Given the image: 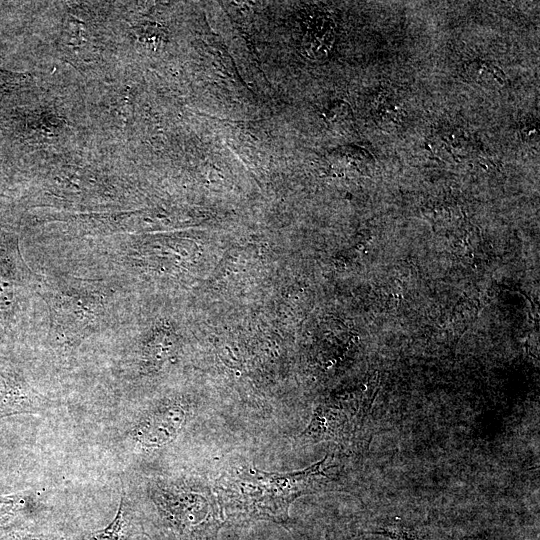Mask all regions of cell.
Segmentation results:
<instances>
[{
  "label": "cell",
  "mask_w": 540,
  "mask_h": 540,
  "mask_svg": "<svg viewBox=\"0 0 540 540\" xmlns=\"http://www.w3.org/2000/svg\"><path fill=\"white\" fill-rule=\"evenodd\" d=\"M327 457L310 467L291 473H267L255 467H238L219 482V492L228 511L235 516L288 520V510L298 497L321 491L327 478Z\"/></svg>",
  "instance_id": "1"
},
{
  "label": "cell",
  "mask_w": 540,
  "mask_h": 540,
  "mask_svg": "<svg viewBox=\"0 0 540 540\" xmlns=\"http://www.w3.org/2000/svg\"><path fill=\"white\" fill-rule=\"evenodd\" d=\"M200 496H178L162 504L163 518L180 540H216L218 519Z\"/></svg>",
  "instance_id": "2"
},
{
  "label": "cell",
  "mask_w": 540,
  "mask_h": 540,
  "mask_svg": "<svg viewBox=\"0 0 540 540\" xmlns=\"http://www.w3.org/2000/svg\"><path fill=\"white\" fill-rule=\"evenodd\" d=\"M297 20V40L301 53L313 60L329 56L335 42V22L328 12L309 7Z\"/></svg>",
  "instance_id": "3"
},
{
  "label": "cell",
  "mask_w": 540,
  "mask_h": 540,
  "mask_svg": "<svg viewBox=\"0 0 540 540\" xmlns=\"http://www.w3.org/2000/svg\"><path fill=\"white\" fill-rule=\"evenodd\" d=\"M39 410L36 396L8 358L0 356V419Z\"/></svg>",
  "instance_id": "4"
},
{
  "label": "cell",
  "mask_w": 540,
  "mask_h": 540,
  "mask_svg": "<svg viewBox=\"0 0 540 540\" xmlns=\"http://www.w3.org/2000/svg\"><path fill=\"white\" fill-rule=\"evenodd\" d=\"M185 416L180 405L172 404L156 409L141 419L134 430V438L142 447L163 446L179 433Z\"/></svg>",
  "instance_id": "5"
},
{
  "label": "cell",
  "mask_w": 540,
  "mask_h": 540,
  "mask_svg": "<svg viewBox=\"0 0 540 540\" xmlns=\"http://www.w3.org/2000/svg\"><path fill=\"white\" fill-rule=\"evenodd\" d=\"M21 273L16 244L0 241V315L5 319L16 306Z\"/></svg>",
  "instance_id": "6"
},
{
  "label": "cell",
  "mask_w": 540,
  "mask_h": 540,
  "mask_svg": "<svg viewBox=\"0 0 540 540\" xmlns=\"http://www.w3.org/2000/svg\"><path fill=\"white\" fill-rule=\"evenodd\" d=\"M32 501L24 493L0 494V537L19 531L31 511Z\"/></svg>",
  "instance_id": "7"
},
{
  "label": "cell",
  "mask_w": 540,
  "mask_h": 540,
  "mask_svg": "<svg viewBox=\"0 0 540 540\" xmlns=\"http://www.w3.org/2000/svg\"><path fill=\"white\" fill-rule=\"evenodd\" d=\"M372 115L376 124L386 131L398 129L405 119V109L400 100L390 93L378 94L372 103Z\"/></svg>",
  "instance_id": "8"
},
{
  "label": "cell",
  "mask_w": 540,
  "mask_h": 540,
  "mask_svg": "<svg viewBox=\"0 0 540 540\" xmlns=\"http://www.w3.org/2000/svg\"><path fill=\"white\" fill-rule=\"evenodd\" d=\"M135 532L132 513L126 504L125 497L122 496L113 521L104 529L92 532L82 540H129Z\"/></svg>",
  "instance_id": "9"
},
{
  "label": "cell",
  "mask_w": 540,
  "mask_h": 540,
  "mask_svg": "<svg viewBox=\"0 0 540 540\" xmlns=\"http://www.w3.org/2000/svg\"><path fill=\"white\" fill-rule=\"evenodd\" d=\"M465 75L470 82L485 89L496 90L506 84L505 74L490 61L474 59L466 64Z\"/></svg>",
  "instance_id": "10"
},
{
  "label": "cell",
  "mask_w": 540,
  "mask_h": 540,
  "mask_svg": "<svg viewBox=\"0 0 540 540\" xmlns=\"http://www.w3.org/2000/svg\"><path fill=\"white\" fill-rule=\"evenodd\" d=\"M436 151L442 157H467L471 152L472 143L463 131L448 129L442 131L433 140Z\"/></svg>",
  "instance_id": "11"
},
{
  "label": "cell",
  "mask_w": 540,
  "mask_h": 540,
  "mask_svg": "<svg viewBox=\"0 0 540 540\" xmlns=\"http://www.w3.org/2000/svg\"><path fill=\"white\" fill-rule=\"evenodd\" d=\"M325 122L333 128H344L351 121L352 112L350 106L341 100H335L327 104L322 111Z\"/></svg>",
  "instance_id": "12"
},
{
  "label": "cell",
  "mask_w": 540,
  "mask_h": 540,
  "mask_svg": "<svg viewBox=\"0 0 540 540\" xmlns=\"http://www.w3.org/2000/svg\"><path fill=\"white\" fill-rule=\"evenodd\" d=\"M370 533L386 536L391 540H421L414 532L402 526H389Z\"/></svg>",
  "instance_id": "13"
},
{
  "label": "cell",
  "mask_w": 540,
  "mask_h": 540,
  "mask_svg": "<svg viewBox=\"0 0 540 540\" xmlns=\"http://www.w3.org/2000/svg\"><path fill=\"white\" fill-rule=\"evenodd\" d=\"M0 540H45L43 536L16 531L0 537Z\"/></svg>",
  "instance_id": "14"
},
{
  "label": "cell",
  "mask_w": 540,
  "mask_h": 540,
  "mask_svg": "<svg viewBox=\"0 0 540 540\" xmlns=\"http://www.w3.org/2000/svg\"><path fill=\"white\" fill-rule=\"evenodd\" d=\"M522 134L530 140L538 138V124L535 121L532 124L526 123L522 129Z\"/></svg>",
  "instance_id": "15"
}]
</instances>
